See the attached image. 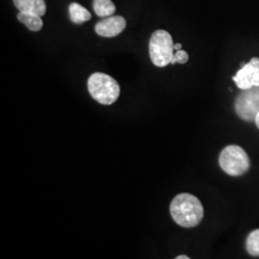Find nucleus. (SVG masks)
Returning a JSON list of instances; mask_svg holds the SVG:
<instances>
[{
    "instance_id": "f257e3e1",
    "label": "nucleus",
    "mask_w": 259,
    "mask_h": 259,
    "mask_svg": "<svg viewBox=\"0 0 259 259\" xmlns=\"http://www.w3.org/2000/svg\"><path fill=\"white\" fill-rule=\"evenodd\" d=\"M173 220L181 227L194 228L204 217V207L200 200L189 193L177 195L170 204Z\"/></svg>"
},
{
    "instance_id": "f03ea898",
    "label": "nucleus",
    "mask_w": 259,
    "mask_h": 259,
    "mask_svg": "<svg viewBox=\"0 0 259 259\" xmlns=\"http://www.w3.org/2000/svg\"><path fill=\"white\" fill-rule=\"evenodd\" d=\"M88 90L92 97L102 105H111L120 95L118 83L109 75L95 72L88 80Z\"/></svg>"
},
{
    "instance_id": "7ed1b4c3",
    "label": "nucleus",
    "mask_w": 259,
    "mask_h": 259,
    "mask_svg": "<svg viewBox=\"0 0 259 259\" xmlns=\"http://www.w3.org/2000/svg\"><path fill=\"white\" fill-rule=\"evenodd\" d=\"M174 44L171 35L165 30H157L149 41V53L151 61L158 67L171 64L174 56Z\"/></svg>"
},
{
    "instance_id": "20e7f679",
    "label": "nucleus",
    "mask_w": 259,
    "mask_h": 259,
    "mask_svg": "<svg viewBox=\"0 0 259 259\" xmlns=\"http://www.w3.org/2000/svg\"><path fill=\"white\" fill-rule=\"evenodd\" d=\"M219 164L223 171L228 175L242 176L250 169V157L240 146L230 145L221 152L219 156Z\"/></svg>"
},
{
    "instance_id": "39448f33",
    "label": "nucleus",
    "mask_w": 259,
    "mask_h": 259,
    "mask_svg": "<svg viewBox=\"0 0 259 259\" xmlns=\"http://www.w3.org/2000/svg\"><path fill=\"white\" fill-rule=\"evenodd\" d=\"M234 108L241 119L252 122L259 112V87L243 90L234 103Z\"/></svg>"
},
{
    "instance_id": "423d86ee",
    "label": "nucleus",
    "mask_w": 259,
    "mask_h": 259,
    "mask_svg": "<svg viewBox=\"0 0 259 259\" xmlns=\"http://www.w3.org/2000/svg\"><path fill=\"white\" fill-rule=\"evenodd\" d=\"M233 81L240 90L259 87V58H252L233 77Z\"/></svg>"
},
{
    "instance_id": "0eeeda50",
    "label": "nucleus",
    "mask_w": 259,
    "mask_h": 259,
    "mask_svg": "<svg viewBox=\"0 0 259 259\" xmlns=\"http://www.w3.org/2000/svg\"><path fill=\"white\" fill-rule=\"evenodd\" d=\"M126 19L120 16L110 17L99 21L95 25V32L104 37H113L118 36L126 27Z\"/></svg>"
},
{
    "instance_id": "6e6552de",
    "label": "nucleus",
    "mask_w": 259,
    "mask_h": 259,
    "mask_svg": "<svg viewBox=\"0 0 259 259\" xmlns=\"http://www.w3.org/2000/svg\"><path fill=\"white\" fill-rule=\"evenodd\" d=\"M16 8L19 12L36 14L42 17L47 13V4L45 0H13Z\"/></svg>"
},
{
    "instance_id": "1a4fd4ad",
    "label": "nucleus",
    "mask_w": 259,
    "mask_h": 259,
    "mask_svg": "<svg viewBox=\"0 0 259 259\" xmlns=\"http://www.w3.org/2000/svg\"><path fill=\"white\" fill-rule=\"evenodd\" d=\"M18 19L21 23H23L26 27L33 32H37L39 31L42 26H44V22L41 17L37 16L36 14H32V13H23V12H19L18 15Z\"/></svg>"
},
{
    "instance_id": "9d476101",
    "label": "nucleus",
    "mask_w": 259,
    "mask_h": 259,
    "mask_svg": "<svg viewBox=\"0 0 259 259\" xmlns=\"http://www.w3.org/2000/svg\"><path fill=\"white\" fill-rule=\"evenodd\" d=\"M69 17L71 21L76 24H82L92 19L91 13L82 5L76 2L69 5Z\"/></svg>"
},
{
    "instance_id": "9b49d317",
    "label": "nucleus",
    "mask_w": 259,
    "mask_h": 259,
    "mask_svg": "<svg viewBox=\"0 0 259 259\" xmlns=\"http://www.w3.org/2000/svg\"><path fill=\"white\" fill-rule=\"evenodd\" d=\"M93 10L98 17H108L114 14L115 5L111 0H94Z\"/></svg>"
},
{
    "instance_id": "f8f14e48",
    "label": "nucleus",
    "mask_w": 259,
    "mask_h": 259,
    "mask_svg": "<svg viewBox=\"0 0 259 259\" xmlns=\"http://www.w3.org/2000/svg\"><path fill=\"white\" fill-rule=\"evenodd\" d=\"M246 249L250 255L259 256V229L249 234L246 241Z\"/></svg>"
},
{
    "instance_id": "ddd939ff",
    "label": "nucleus",
    "mask_w": 259,
    "mask_h": 259,
    "mask_svg": "<svg viewBox=\"0 0 259 259\" xmlns=\"http://www.w3.org/2000/svg\"><path fill=\"white\" fill-rule=\"evenodd\" d=\"M189 56L187 54V52H185V50H178L176 53L173 56L172 60H171V64L175 65L177 63L179 64H185L188 62Z\"/></svg>"
},
{
    "instance_id": "4468645a",
    "label": "nucleus",
    "mask_w": 259,
    "mask_h": 259,
    "mask_svg": "<svg viewBox=\"0 0 259 259\" xmlns=\"http://www.w3.org/2000/svg\"><path fill=\"white\" fill-rule=\"evenodd\" d=\"M254 122H255V125H256V127L259 129V112L256 114V116H255V119H254Z\"/></svg>"
},
{
    "instance_id": "2eb2a0df",
    "label": "nucleus",
    "mask_w": 259,
    "mask_h": 259,
    "mask_svg": "<svg viewBox=\"0 0 259 259\" xmlns=\"http://www.w3.org/2000/svg\"><path fill=\"white\" fill-rule=\"evenodd\" d=\"M174 49L175 50H181L182 49V45L181 44H176V45H174Z\"/></svg>"
},
{
    "instance_id": "dca6fc26",
    "label": "nucleus",
    "mask_w": 259,
    "mask_h": 259,
    "mask_svg": "<svg viewBox=\"0 0 259 259\" xmlns=\"http://www.w3.org/2000/svg\"><path fill=\"white\" fill-rule=\"evenodd\" d=\"M176 259H189V256H187V255H179V256H177Z\"/></svg>"
}]
</instances>
